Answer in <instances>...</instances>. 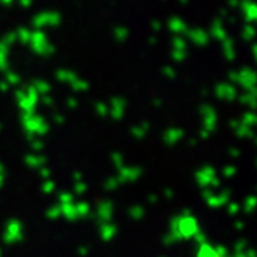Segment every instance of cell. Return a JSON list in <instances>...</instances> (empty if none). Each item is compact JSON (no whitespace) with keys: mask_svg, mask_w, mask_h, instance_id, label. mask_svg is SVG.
<instances>
[{"mask_svg":"<svg viewBox=\"0 0 257 257\" xmlns=\"http://www.w3.org/2000/svg\"><path fill=\"white\" fill-rule=\"evenodd\" d=\"M171 24H175V25H172V28H174L175 31H178V30H181V28H185V24H183V22H180L178 19L172 21Z\"/></svg>","mask_w":257,"mask_h":257,"instance_id":"obj_1","label":"cell"}]
</instances>
